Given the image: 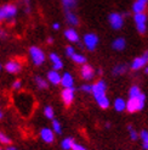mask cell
<instances>
[{"mask_svg": "<svg viewBox=\"0 0 148 150\" xmlns=\"http://www.w3.org/2000/svg\"><path fill=\"white\" fill-rule=\"evenodd\" d=\"M106 91H107V84H106V82L105 81H97L96 83L92 86V94L95 96V99L96 101H97L98 104V106L101 109H108L109 108V99H108V96L106 94Z\"/></svg>", "mask_w": 148, "mask_h": 150, "instance_id": "cell-1", "label": "cell"}, {"mask_svg": "<svg viewBox=\"0 0 148 150\" xmlns=\"http://www.w3.org/2000/svg\"><path fill=\"white\" fill-rule=\"evenodd\" d=\"M17 15V7L13 4H6L0 6V22L5 20H11Z\"/></svg>", "mask_w": 148, "mask_h": 150, "instance_id": "cell-2", "label": "cell"}, {"mask_svg": "<svg viewBox=\"0 0 148 150\" xmlns=\"http://www.w3.org/2000/svg\"><path fill=\"white\" fill-rule=\"evenodd\" d=\"M29 55L35 66H41L45 62V54L44 51L38 47H31L29 48Z\"/></svg>", "mask_w": 148, "mask_h": 150, "instance_id": "cell-3", "label": "cell"}, {"mask_svg": "<svg viewBox=\"0 0 148 150\" xmlns=\"http://www.w3.org/2000/svg\"><path fill=\"white\" fill-rule=\"evenodd\" d=\"M84 45L89 51H94L98 45V37L95 33H87L84 35Z\"/></svg>", "mask_w": 148, "mask_h": 150, "instance_id": "cell-4", "label": "cell"}, {"mask_svg": "<svg viewBox=\"0 0 148 150\" xmlns=\"http://www.w3.org/2000/svg\"><path fill=\"white\" fill-rule=\"evenodd\" d=\"M108 22L113 29H120L124 25V17H123V15L118 12H112L108 16Z\"/></svg>", "mask_w": 148, "mask_h": 150, "instance_id": "cell-5", "label": "cell"}, {"mask_svg": "<svg viewBox=\"0 0 148 150\" xmlns=\"http://www.w3.org/2000/svg\"><path fill=\"white\" fill-rule=\"evenodd\" d=\"M134 20H135V23H136V28L137 31L143 34L146 33V29H147V26H146V22H147V15L145 12H140V13H135L134 16Z\"/></svg>", "mask_w": 148, "mask_h": 150, "instance_id": "cell-6", "label": "cell"}, {"mask_svg": "<svg viewBox=\"0 0 148 150\" xmlns=\"http://www.w3.org/2000/svg\"><path fill=\"white\" fill-rule=\"evenodd\" d=\"M147 64H148V50L143 52V55L134 59V61L131 64V70L137 71L140 69H142V67H145Z\"/></svg>", "mask_w": 148, "mask_h": 150, "instance_id": "cell-7", "label": "cell"}, {"mask_svg": "<svg viewBox=\"0 0 148 150\" xmlns=\"http://www.w3.org/2000/svg\"><path fill=\"white\" fill-rule=\"evenodd\" d=\"M74 93H75V89H74V87H72V88H63V91L61 93V98H62V101L64 103L66 106H69V105L73 103V100H74Z\"/></svg>", "mask_w": 148, "mask_h": 150, "instance_id": "cell-8", "label": "cell"}, {"mask_svg": "<svg viewBox=\"0 0 148 150\" xmlns=\"http://www.w3.org/2000/svg\"><path fill=\"white\" fill-rule=\"evenodd\" d=\"M40 138L45 142V143H52L55 140V132L51 128L44 127V128H41V131H40Z\"/></svg>", "mask_w": 148, "mask_h": 150, "instance_id": "cell-9", "label": "cell"}, {"mask_svg": "<svg viewBox=\"0 0 148 150\" xmlns=\"http://www.w3.org/2000/svg\"><path fill=\"white\" fill-rule=\"evenodd\" d=\"M80 74H81V77H83V79L91 81L94 78V76H95V71H94V69L90 65L83 64V66H81V70H80Z\"/></svg>", "mask_w": 148, "mask_h": 150, "instance_id": "cell-10", "label": "cell"}, {"mask_svg": "<svg viewBox=\"0 0 148 150\" xmlns=\"http://www.w3.org/2000/svg\"><path fill=\"white\" fill-rule=\"evenodd\" d=\"M22 69V65L16 61V60H11V61L5 64V71L9 73H18Z\"/></svg>", "mask_w": 148, "mask_h": 150, "instance_id": "cell-11", "label": "cell"}, {"mask_svg": "<svg viewBox=\"0 0 148 150\" xmlns=\"http://www.w3.org/2000/svg\"><path fill=\"white\" fill-rule=\"evenodd\" d=\"M60 84L63 87V88H72L74 87V78L73 76L69 73V72H66L61 76V82Z\"/></svg>", "mask_w": 148, "mask_h": 150, "instance_id": "cell-12", "label": "cell"}, {"mask_svg": "<svg viewBox=\"0 0 148 150\" xmlns=\"http://www.w3.org/2000/svg\"><path fill=\"white\" fill-rule=\"evenodd\" d=\"M50 61L52 62V70H56V71H60L63 69V62L61 57L58 56L57 54H55V52H51L50 54Z\"/></svg>", "mask_w": 148, "mask_h": 150, "instance_id": "cell-13", "label": "cell"}, {"mask_svg": "<svg viewBox=\"0 0 148 150\" xmlns=\"http://www.w3.org/2000/svg\"><path fill=\"white\" fill-rule=\"evenodd\" d=\"M47 82H50V83L54 84V86L60 84V82H61V74L58 73V71H56V70L49 71L47 72Z\"/></svg>", "mask_w": 148, "mask_h": 150, "instance_id": "cell-14", "label": "cell"}, {"mask_svg": "<svg viewBox=\"0 0 148 150\" xmlns=\"http://www.w3.org/2000/svg\"><path fill=\"white\" fill-rule=\"evenodd\" d=\"M64 37L72 43H78L79 42V34H78V32L75 31V29H73V28L66 29L64 31Z\"/></svg>", "mask_w": 148, "mask_h": 150, "instance_id": "cell-15", "label": "cell"}, {"mask_svg": "<svg viewBox=\"0 0 148 150\" xmlns=\"http://www.w3.org/2000/svg\"><path fill=\"white\" fill-rule=\"evenodd\" d=\"M138 98V96H137ZM137 98H129V100L126 101V109L130 114H134V112L138 111V101Z\"/></svg>", "mask_w": 148, "mask_h": 150, "instance_id": "cell-16", "label": "cell"}, {"mask_svg": "<svg viewBox=\"0 0 148 150\" xmlns=\"http://www.w3.org/2000/svg\"><path fill=\"white\" fill-rule=\"evenodd\" d=\"M125 47H126V40L124 38H117L112 43V48L117 51H123L125 49Z\"/></svg>", "mask_w": 148, "mask_h": 150, "instance_id": "cell-17", "label": "cell"}, {"mask_svg": "<svg viewBox=\"0 0 148 150\" xmlns=\"http://www.w3.org/2000/svg\"><path fill=\"white\" fill-rule=\"evenodd\" d=\"M66 18H67V22L71 23L72 26H77L79 23V18L75 13H74L72 10H68L66 11Z\"/></svg>", "mask_w": 148, "mask_h": 150, "instance_id": "cell-18", "label": "cell"}, {"mask_svg": "<svg viewBox=\"0 0 148 150\" xmlns=\"http://www.w3.org/2000/svg\"><path fill=\"white\" fill-rule=\"evenodd\" d=\"M114 109L118 111V112H121L126 109V101H125L123 98H117L114 100Z\"/></svg>", "mask_w": 148, "mask_h": 150, "instance_id": "cell-19", "label": "cell"}, {"mask_svg": "<svg viewBox=\"0 0 148 150\" xmlns=\"http://www.w3.org/2000/svg\"><path fill=\"white\" fill-rule=\"evenodd\" d=\"M147 9V5L146 4H142L140 1H136L134 3V5H132V11H134L135 13H140V12H145Z\"/></svg>", "mask_w": 148, "mask_h": 150, "instance_id": "cell-20", "label": "cell"}, {"mask_svg": "<svg viewBox=\"0 0 148 150\" xmlns=\"http://www.w3.org/2000/svg\"><path fill=\"white\" fill-rule=\"evenodd\" d=\"M126 71H128V65L120 64V65H117L113 69V74H114V76H119V74H123Z\"/></svg>", "mask_w": 148, "mask_h": 150, "instance_id": "cell-21", "label": "cell"}, {"mask_svg": "<svg viewBox=\"0 0 148 150\" xmlns=\"http://www.w3.org/2000/svg\"><path fill=\"white\" fill-rule=\"evenodd\" d=\"M71 59L73 60L75 64H79V65H83L86 62V57L81 54H78V52H74V54L71 56Z\"/></svg>", "mask_w": 148, "mask_h": 150, "instance_id": "cell-22", "label": "cell"}, {"mask_svg": "<svg viewBox=\"0 0 148 150\" xmlns=\"http://www.w3.org/2000/svg\"><path fill=\"white\" fill-rule=\"evenodd\" d=\"M62 4L66 11L68 10H73L74 7L77 6V0H62Z\"/></svg>", "mask_w": 148, "mask_h": 150, "instance_id": "cell-23", "label": "cell"}, {"mask_svg": "<svg viewBox=\"0 0 148 150\" xmlns=\"http://www.w3.org/2000/svg\"><path fill=\"white\" fill-rule=\"evenodd\" d=\"M73 144H74L73 138H66V139H63L61 142V146H62L63 150H71Z\"/></svg>", "mask_w": 148, "mask_h": 150, "instance_id": "cell-24", "label": "cell"}, {"mask_svg": "<svg viewBox=\"0 0 148 150\" xmlns=\"http://www.w3.org/2000/svg\"><path fill=\"white\" fill-rule=\"evenodd\" d=\"M35 84L38 86V88H40V89H47L49 82L45 81L43 77H35Z\"/></svg>", "mask_w": 148, "mask_h": 150, "instance_id": "cell-25", "label": "cell"}, {"mask_svg": "<svg viewBox=\"0 0 148 150\" xmlns=\"http://www.w3.org/2000/svg\"><path fill=\"white\" fill-rule=\"evenodd\" d=\"M141 89H140V87L137 86H132L130 88L129 91V98H137V96H140V94H141Z\"/></svg>", "mask_w": 148, "mask_h": 150, "instance_id": "cell-26", "label": "cell"}, {"mask_svg": "<svg viewBox=\"0 0 148 150\" xmlns=\"http://www.w3.org/2000/svg\"><path fill=\"white\" fill-rule=\"evenodd\" d=\"M140 137H141V139H142L143 149L148 150V131H146V129L141 131V133H140Z\"/></svg>", "mask_w": 148, "mask_h": 150, "instance_id": "cell-27", "label": "cell"}, {"mask_svg": "<svg viewBox=\"0 0 148 150\" xmlns=\"http://www.w3.org/2000/svg\"><path fill=\"white\" fill-rule=\"evenodd\" d=\"M52 129L56 134H61L62 133V126H61V123H60V121L58 120H55V118H52Z\"/></svg>", "mask_w": 148, "mask_h": 150, "instance_id": "cell-28", "label": "cell"}, {"mask_svg": "<svg viewBox=\"0 0 148 150\" xmlns=\"http://www.w3.org/2000/svg\"><path fill=\"white\" fill-rule=\"evenodd\" d=\"M44 115H45V117L49 118V120L55 118V111H54L52 106H46L45 109H44Z\"/></svg>", "mask_w": 148, "mask_h": 150, "instance_id": "cell-29", "label": "cell"}, {"mask_svg": "<svg viewBox=\"0 0 148 150\" xmlns=\"http://www.w3.org/2000/svg\"><path fill=\"white\" fill-rule=\"evenodd\" d=\"M0 143L4 144V145H9L11 143V139L9 136H6L4 132H0Z\"/></svg>", "mask_w": 148, "mask_h": 150, "instance_id": "cell-30", "label": "cell"}, {"mask_svg": "<svg viewBox=\"0 0 148 150\" xmlns=\"http://www.w3.org/2000/svg\"><path fill=\"white\" fill-rule=\"evenodd\" d=\"M137 101H138V111H141L145 108V104H146V95L143 93H141L137 98Z\"/></svg>", "mask_w": 148, "mask_h": 150, "instance_id": "cell-31", "label": "cell"}, {"mask_svg": "<svg viewBox=\"0 0 148 150\" xmlns=\"http://www.w3.org/2000/svg\"><path fill=\"white\" fill-rule=\"evenodd\" d=\"M128 131H129V134H130V138H131L132 140H136V139L138 138V133L136 132V129H135L131 125L128 126Z\"/></svg>", "mask_w": 148, "mask_h": 150, "instance_id": "cell-32", "label": "cell"}, {"mask_svg": "<svg viewBox=\"0 0 148 150\" xmlns=\"http://www.w3.org/2000/svg\"><path fill=\"white\" fill-rule=\"evenodd\" d=\"M21 88H22V82L20 79H16L12 83V89H15V91H20Z\"/></svg>", "mask_w": 148, "mask_h": 150, "instance_id": "cell-33", "label": "cell"}, {"mask_svg": "<svg viewBox=\"0 0 148 150\" xmlns=\"http://www.w3.org/2000/svg\"><path fill=\"white\" fill-rule=\"evenodd\" d=\"M81 91L85 93H91L92 92V86L91 84H83L81 86Z\"/></svg>", "mask_w": 148, "mask_h": 150, "instance_id": "cell-34", "label": "cell"}, {"mask_svg": "<svg viewBox=\"0 0 148 150\" xmlns=\"http://www.w3.org/2000/svg\"><path fill=\"white\" fill-rule=\"evenodd\" d=\"M74 52H75V50H74V48L72 47V45H68L67 48H66V54H67V56H72L73 54H74Z\"/></svg>", "mask_w": 148, "mask_h": 150, "instance_id": "cell-35", "label": "cell"}, {"mask_svg": "<svg viewBox=\"0 0 148 150\" xmlns=\"http://www.w3.org/2000/svg\"><path fill=\"white\" fill-rule=\"evenodd\" d=\"M72 149H73V150H86L83 145H79V144H77V143H74V144H73Z\"/></svg>", "mask_w": 148, "mask_h": 150, "instance_id": "cell-36", "label": "cell"}, {"mask_svg": "<svg viewBox=\"0 0 148 150\" xmlns=\"http://www.w3.org/2000/svg\"><path fill=\"white\" fill-rule=\"evenodd\" d=\"M5 37H6V33L3 31L1 28H0V38H5Z\"/></svg>", "mask_w": 148, "mask_h": 150, "instance_id": "cell-37", "label": "cell"}, {"mask_svg": "<svg viewBox=\"0 0 148 150\" xmlns=\"http://www.w3.org/2000/svg\"><path fill=\"white\" fill-rule=\"evenodd\" d=\"M52 28L56 29V31H57V29H60V23H54L52 25Z\"/></svg>", "mask_w": 148, "mask_h": 150, "instance_id": "cell-38", "label": "cell"}, {"mask_svg": "<svg viewBox=\"0 0 148 150\" xmlns=\"http://www.w3.org/2000/svg\"><path fill=\"white\" fill-rule=\"evenodd\" d=\"M137 1H140V3H142V4L148 5V0H137Z\"/></svg>", "mask_w": 148, "mask_h": 150, "instance_id": "cell-39", "label": "cell"}, {"mask_svg": "<svg viewBox=\"0 0 148 150\" xmlns=\"http://www.w3.org/2000/svg\"><path fill=\"white\" fill-rule=\"evenodd\" d=\"M52 42H54V38H51V37H49V38H47V43H49V44H51Z\"/></svg>", "mask_w": 148, "mask_h": 150, "instance_id": "cell-40", "label": "cell"}, {"mask_svg": "<svg viewBox=\"0 0 148 150\" xmlns=\"http://www.w3.org/2000/svg\"><path fill=\"white\" fill-rule=\"evenodd\" d=\"M6 150H18V149H17V148H15V146H9Z\"/></svg>", "mask_w": 148, "mask_h": 150, "instance_id": "cell-41", "label": "cell"}, {"mask_svg": "<svg viewBox=\"0 0 148 150\" xmlns=\"http://www.w3.org/2000/svg\"><path fill=\"white\" fill-rule=\"evenodd\" d=\"M145 73L148 74V66H145Z\"/></svg>", "mask_w": 148, "mask_h": 150, "instance_id": "cell-42", "label": "cell"}, {"mask_svg": "<svg viewBox=\"0 0 148 150\" xmlns=\"http://www.w3.org/2000/svg\"><path fill=\"white\" fill-rule=\"evenodd\" d=\"M3 118V112H1V110H0V120Z\"/></svg>", "mask_w": 148, "mask_h": 150, "instance_id": "cell-43", "label": "cell"}, {"mask_svg": "<svg viewBox=\"0 0 148 150\" xmlns=\"http://www.w3.org/2000/svg\"><path fill=\"white\" fill-rule=\"evenodd\" d=\"M0 70H1V65H0Z\"/></svg>", "mask_w": 148, "mask_h": 150, "instance_id": "cell-44", "label": "cell"}, {"mask_svg": "<svg viewBox=\"0 0 148 150\" xmlns=\"http://www.w3.org/2000/svg\"><path fill=\"white\" fill-rule=\"evenodd\" d=\"M0 150H3V149H1V148H0Z\"/></svg>", "mask_w": 148, "mask_h": 150, "instance_id": "cell-45", "label": "cell"}]
</instances>
